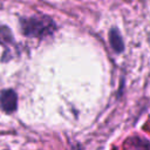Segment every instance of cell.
Masks as SVG:
<instances>
[{"label": "cell", "instance_id": "cell-3", "mask_svg": "<svg viewBox=\"0 0 150 150\" xmlns=\"http://www.w3.org/2000/svg\"><path fill=\"white\" fill-rule=\"evenodd\" d=\"M109 42H110L111 48H112L115 52L120 53V52L123 50V47H124V45H123V40H122L121 34L118 33L117 29L112 28V29L110 30V33H109Z\"/></svg>", "mask_w": 150, "mask_h": 150}, {"label": "cell", "instance_id": "cell-1", "mask_svg": "<svg viewBox=\"0 0 150 150\" xmlns=\"http://www.w3.org/2000/svg\"><path fill=\"white\" fill-rule=\"evenodd\" d=\"M22 33L27 36L33 38H46L55 30L56 26L53 20L48 16L34 15L29 18H23L20 21Z\"/></svg>", "mask_w": 150, "mask_h": 150}, {"label": "cell", "instance_id": "cell-2", "mask_svg": "<svg viewBox=\"0 0 150 150\" xmlns=\"http://www.w3.org/2000/svg\"><path fill=\"white\" fill-rule=\"evenodd\" d=\"M18 96L14 90L6 89L0 94V105L6 112H12L16 109Z\"/></svg>", "mask_w": 150, "mask_h": 150}, {"label": "cell", "instance_id": "cell-4", "mask_svg": "<svg viewBox=\"0 0 150 150\" xmlns=\"http://www.w3.org/2000/svg\"><path fill=\"white\" fill-rule=\"evenodd\" d=\"M13 42V34L7 26L0 25V45L8 46Z\"/></svg>", "mask_w": 150, "mask_h": 150}]
</instances>
